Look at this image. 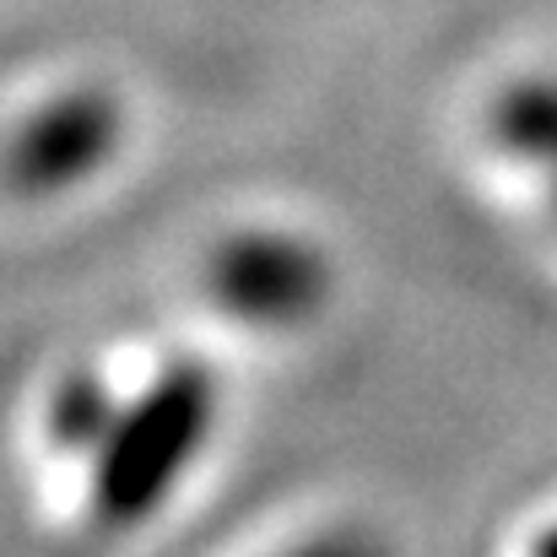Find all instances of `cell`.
Returning a JSON list of instances; mask_svg holds the SVG:
<instances>
[{"label":"cell","instance_id":"5b68a950","mask_svg":"<svg viewBox=\"0 0 557 557\" xmlns=\"http://www.w3.org/2000/svg\"><path fill=\"white\" fill-rule=\"evenodd\" d=\"M114 417H120V400L87 373H71L49 395V438L60 449H71V455H98L109 428H114Z\"/></svg>","mask_w":557,"mask_h":557},{"label":"cell","instance_id":"52a82bcc","mask_svg":"<svg viewBox=\"0 0 557 557\" xmlns=\"http://www.w3.org/2000/svg\"><path fill=\"white\" fill-rule=\"evenodd\" d=\"M531 557H557V525H547V531L536 536V547H531Z\"/></svg>","mask_w":557,"mask_h":557},{"label":"cell","instance_id":"7a4b0ae2","mask_svg":"<svg viewBox=\"0 0 557 557\" xmlns=\"http://www.w3.org/2000/svg\"><path fill=\"white\" fill-rule=\"evenodd\" d=\"M331 260L287 227L227 233L206 260V298L249 331H298L331 304Z\"/></svg>","mask_w":557,"mask_h":557},{"label":"cell","instance_id":"8992f818","mask_svg":"<svg viewBox=\"0 0 557 557\" xmlns=\"http://www.w3.org/2000/svg\"><path fill=\"white\" fill-rule=\"evenodd\" d=\"M287 557H384V547L369 531H325V536H309L304 547H293Z\"/></svg>","mask_w":557,"mask_h":557},{"label":"cell","instance_id":"277c9868","mask_svg":"<svg viewBox=\"0 0 557 557\" xmlns=\"http://www.w3.org/2000/svg\"><path fill=\"white\" fill-rule=\"evenodd\" d=\"M493 147L557 180V76H525L493 98Z\"/></svg>","mask_w":557,"mask_h":557},{"label":"cell","instance_id":"3957f363","mask_svg":"<svg viewBox=\"0 0 557 557\" xmlns=\"http://www.w3.org/2000/svg\"><path fill=\"white\" fill-rule=\"evenodd\" d=\"M125 141V109L109 87L44 98L0 147V180L22 200H54L98 180Z\"/></svg>","mask_w":557,"mask_h":557},{"label":"cell","instance_id":"6da1fadb","mask_svg":"<svg viewBox=\"0 0 557 557\" xmlns=\"http://www.w3.org/2000/svg\"><path fill=\"white\" fill-rule=\"evenodd\" d=\"M216 422V379L200 363L163 369L120 406L103 449L92 455V515L103 531L147 525L185 482Z\"/></svg>","mask_w":557,"mask_h":557},{"label":"cell","instance_id":"ba28073f","mask_svg":"<svg viewBox=\"0 0 557 557\" xmlns=\"http://www.w3.org/2000/svg\"><path fill=\"white\" fill-rule=\"evenodd\" d=\"M553 222H557V180H553Z\"/></svg>","mask_w":557,"mask_h":557}]
</instances>
